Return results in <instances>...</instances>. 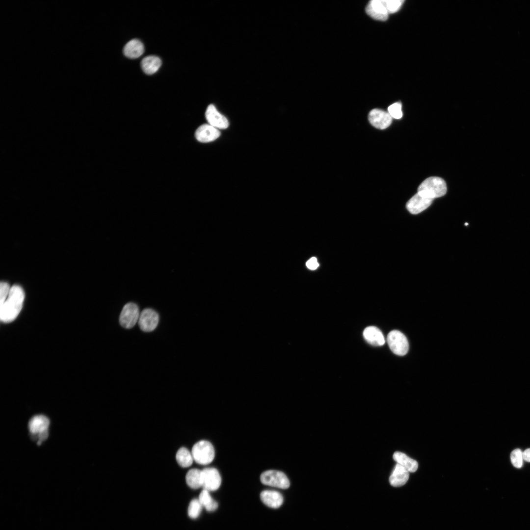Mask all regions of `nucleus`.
<instances>
[{"label":"nucleus","instance_id":"obj_1","mask_svg":"<svg viewBox=\"0 0 530 530\" xmlns=\"http://www.w3.org/2000/svg\"><path fill=\"white\" fill-rule=\"evenodd\" d=\"M25 293L19 285L11 287L6 300L0 304V319L4 323L14 321L20 313L23 306Z\"/></svg>","mask_w":530,"mask_h":530},{"label":"nucleus","instance_id":"obj_2","mask_svg":"<svg viewBox=\"0 0 530 530\" xmlns=\"http://www.w3.org/2000/svg\"><path fill=\"white\" fill-rule=\"evenodd\" d=\"M445 181L438 177H430L419 186L418 193L431 199L444 196L447 192Z\"/></svg>","mask_w":530,"mask_h":530},{"label":"nucleus","instance_id":"obj_3","mask_svg":"<svg viewBox=\"0 0 530 530\" xmlns=\"http://www.w3.org/2000/svg\"><path fill=\"white\" fill-rule=\"evenodd\" d=\"M49 419L45 416L38 415L33 416L28 424V429L33 440L37 441L38 445L45 440L48 436Z\"/></svg>","mask_w":530,"mask_h":530},{"label":"nucleus","instance_id":"obj_4","mask_svg":"<svg viewBox=\"0 0 530 530\" xmlns=\"http://www.w3.org/2000/svg\"><path fill=\"white\" fill-rule=\"evenodd\" d=\"M191 451L194 461L202 465L210 464L215 457L214 447L207 440H200L196 443Z\"/></svg>","mask_w":530,"mask_h":530},{"label":"nucleus","instance_id":"obj_5","mask_svg":"<svg viewBox=\"0 0 530 530\" xmlns=\"http://www.w3.org/2000/svg\"><path fill=\"white\" fill-rule=\"evenodd\" d=\"M260 480L264 485L283 489L288 488L290 485L286 474L276 470H268L263 472L260 476Z\"/></svg>","mask_w":530,"mask_h":530},{"label":"nucleus","instance_id":"obj_6","mask_svg":"<svg viewBox=\"0 0 530 530\" xmlns=\"http://www.w3.org/2000/svg\"><path fill=\"white\" fill-rule=\"evenodd\" d=\"M392 351L398 356H404L409 349V344L405 336L399 331L394 330L389 333L387 338Z\"/></svg>","mask_w":530,"mask_h":530},{"label":"nucleus","instance_id":"obj_7","mask_svg":"<svg viewBox=\"0 0 530 530\" xmlns=\"http://www.w3.org/2000/svg\"><path fill=\"white\" fill-rule=\"evenodd\" d=\"M139 311L137 305L132 302H129L123 307L120 316L119 323L126 329L132 328L138 321Z\"/></svg>","mask_w":530,"mask_h":530},{"label":"nucleus","instance_id":"obj_8","mask_svg":"<svg viewBox=\"0 0 530 530\" xmlns=\"http://www.w3.org/2000/svg\"><path fill=\"white\" fill-rule=\"evenodd\" d=\"M202 486L203 489L208 491L217 490L221 484V477L215 468L207 467L202 470Z\"/></svg>","mask_w":530,"mask_h":530},{"label":"nucleus","instance_id":"obj_9","mask_svg":"<svg viewBox=\"0 0 530 530\" xmlns=\"http://www.w3.org/2000/svg\"><path fill=\"white\" fill-rule=\"evenodd\" d=\"M138 325L141 330L149 332L154 330L159 321V316L156 311L150 309H144L139 315Z\"/></svg>","mask_w":530,"mask_h":530},{"label":"nucleus","instance_id":"obj_10","mask_svg":"<svg viewBox=\"0 0 530 530\" xmlns=\"http://www.w3.org/2000/svg\"><path fill=\"white\" fill-rule=\"evenodd\" d=\"M369 120L374 127L379 129H384L390 125L392 117L388 112L382 109L375 108L370 112Z\"/></svg>","mask_w":530,"mask_h":530},{"label":"nucleus","instance_id":"obj_11","mask_svg":"<svg viewBox=\"0 0 530 530\" xmlns=\"http://www.w3.org/2000/svg\"><path fill=\"white\" fill-rule=\"evenodd\" d=\"M366 11L368 15L377 20L385 21L388 17L389 13L384 0L370 1L366 6Z\"/></svg>","mask_w":530,"mask_h":530},{"label":"nucleus","instance_id":"obj_12","mask_svg":"<svg viewBox=\"0 0 530 530\" xmlns=\"http://www.w3.org/2000/svg\"><path fill=\"white\" fill-rule=\"evenodd\" d=\"M433 200L417 192L408 200L406 208L411 213L418 214L427 208Z\"/></svg>","mask_w":530,"mask_h":530},{"label":"nucleus","instance_id":"obj_13","mask_svg":"<svg viewBox=\"0 0 530 530\" xmlns=\"http://www.w3.org/2000/svg\"><path fill=\"white\" fill-rule=\"evenodd\" d=\"M205 116L209 124L218 129H226L229 126L227 118L220 114L213 105L208 106Z\"/></svg>","mask_w":530,"mask_h":530},{"label":"nucleus","instance_id":"obj_14","mask_svg":"<svg viewBox=\"0 0 530 530\" xmlns=\"http://www.w3.org/2000/svg\"><path fill=\"white\" fill-rule=\"evenodd\" d=\"M195 135L198 141L209 142L217 139L220 135V132L210 124H203L197 128Z\"/></svg>","mask_w":530,"mask_h":530},{"label":"nucleus","instance_id":"obj_15","mask_svg":"<svg viewBox=\"0 0 530 530\" xmlns=\"http://www.w3.org/2000/svg\"><path fill=\"white\" fill-rule=\"evenodd\" d=\"M262 502L267 506L272 508H278L283 503V497L282 494L275 490H265L260 494Z\"/></svg>","mask_w":530,"mask_h":530},{"label":"nucleus","instance_id":"obj_16","mask_svg":"<svg viewBox=\"0 0 530 530\" xmlns=\"http://www.w3.org/2000/svg\"><path fill=\"white\" fill-rule=\"evenodd\" d=\"M409 472L401 465L397 463L390 476L389 482L394 487H400L408 481Z\"/></svg>","mask_w":530,"mask_h":530},{"label":"nucleus","instance_id":"obj_17","mask_svg":"<svg viewBox=\"0 0 530 530\" xmlns=\"http://www.w3.org/2000/svg\"><path fill=\"white\" fill-rule=\"evenodd\" d=\"M365 340L374 346H381L384 344L385 340L381 330L374 326L366 327L363 333Z\"/></svg>","mask_w":530,"mask_h":530},{"label":"nucleus","instance_id":"obj_18","mask_svg":"<svg viewBox=\"0 0 530 530\" xmlns=\"http://www.w3.org/2000/svg\"><path fill=\"white\" fill-rule=\"evenodd\" d=\"M144 52L143 43L138 39H132L124 46V55L130 58H136L140 56Z\"/></svg>","mask_w":530,"mask_h":530},{"label":"nucleus","instance_id":"obj_19","mask_svg":"<svg viewBox=\"0 0 530 530\" xmlns=\"http://www.w3.org/2000/svg\"><path fill=\"white\" fill-rule=\"evenodd\" d=\"M393 457L397 463L404 467L409 472H415L418 469V463L417 461L409 457L403 452L396 451L394 453Z\"/></svg>","mask_w":530,"mask_h":530},{"label":"nucleus","instance_id":"obj_20","mask_svg":"<svg viewBox=\"0 0 530 530\" xmlns=\"http://www.w3.org/2000/svg\"><path fill=\"white\" fill-rule=\"evenodd\" d=\"M161 61L158 56L149 55L144 57L141 62L143 71L148 75L155 73L160 68Z\"/></svg>","mask_w":530,"mask_h":530},{"label":"nucleus","instance_id":"obj_21","mask_svg":"<svg viewBox=\"0 0 530 530\" xmlns=\"http://www.w3.org/2000/svg\"><path fill=\"white\" fill-rule=\"evenodd\" d=\"M186 481L187 484L191 488L197 489L202 486V470L198 469H191L186 474Z\"/></svg>","mask_w":530,"mask_h":530},{"label":"nucleus","instance_id":"obj_22","mask_svg":"<svg viewBox=\"0 0 530 530\" xmlns=\"http://www.w3.org/2000/svg\"><path fill=\"white\" fill-rule=\"evenodd\" d=\"M176 459L178 464L183 468L190 467L194 461L191 451L185 447L180 448L178 450Z\"/></svg>","mask_w":530,"mask_h":530},{"label":"nucleus","instance_id":"obj_23","mask_svg":"<svg viewBox=\"0 0 530 530\" xmlns=\"http://www.w3.org/2000/svg\"><path fill=\"white\" fill-rule=\"evenodd\" d=\"M198 500L203 507L208 511H213L218 507L217 503L211 497L209 491L205 489L201 491Z\"/></svg>","mask_w":530,"mask_h":530},{"label":"nucleus","instance_id":"obj_24","mask_svg":"<svg viewBox=\"0 0 530 530\" xmlns=\"http://www.w3.org/2000/svg\"><path fill=\"white\" fill-rule=\"evenodd\" d=\"M203 506L198 499H193L189 503L188 507V515L191 518H197L201 512Z\"/></svg>","mask_w":530,"mask_h":530},{"label":"nucleus","instance_id":"obj_25","mask_svg":"<svg viewBox=\"0 0 530 530\" xmlns=\"http://www.w3.org/2000/svg\"><path fill=\"white\" fill-rule=\"evenodd\" d=\"M511 462L515 467L520 468L523 464V451L519 449L513 450L510 454Z\"/></svg>","mask_w":530,"mask_h":530},{"label":"nucleus","instance_id":"obj_26","mask_svg":"<svg viewBox=\"0 0 530 530\" xmlns=\"http://www.w3.org/2000/svg\"><path fill=\"white\" fill-rule=\"evenodd\" d=\"M386 7L389 14L398 11L402 5V0H384Z\"/></svg>","mask_w":530,"mask_h":530},{"label":"nucleus","instance_id":"obj_27","mask_svg":"<svg viewBox=\"0 0 530 530\" xmlns=\"http://www.w3.org/2000/svg\"><path fill=\"white\" fill-rule=\"evenodd\" d=\"M388 113L392 118L399 119L402 116L401 105L399 103H395L388 107Z\"/></svg>","mask_w":530,"mask_h":530},{"label":"nucleus","instance_id":"obj_28","mask_svg":"<svg viewBox=\"0 0 530 530\" xmlns=\"http://www.w3.org/2000/svg\"><path fill=\"white\" fill-rule=\"evenodd\" d=\"M11 287L5 282H1L0 284V304L3 303L7 298Z\"/></svg>","mask_w":530,"mask_h":530},{"label":"nucleus","instance_id":"obj_29","mask_svg":"<svg viewBox=\"0 0 530 530\" xmlns=\"http://www.w3.org/2000/svg\"><path fill=\"white\" fill-rule=\"evenodd\" d=\"M306 265L309 269L315 270L318 268L319 264L317 261V258L312 257L306 262Z\"/></svg>","mask_w":530,"mask_h":530},{"label":"nucleus","instance_id":"obj_30","mask_svg":"<svg viewBox=\"0 0 530 530\" xmlns=\"http://www.w3.org/2000/svg\"><path fill=\"white\" fill-rule=\"evenodd\" d=\"M523 455L524 460L530 462V448L527 449L523 451Z\"/></svg>","mask_w":530,"mask_h":530}]
</instances>
